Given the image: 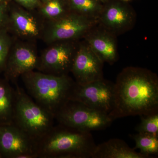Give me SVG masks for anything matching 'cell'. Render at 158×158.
Segmentation results:
<instances>
[{"label": "cell", "mask_w": 158, "mask_h": 158, "mask_svg": "<svg viewBox=\"0 0 158 158\" xmlns=\"http://www.w3.org/2000/svg\"><path fill=\"white\" fill-rule=\"evenodd\" d=\"M6 29L0 30V73L5 70L6 61L12 45V40Z\"/></svg>", "instance_id": "21"}, {"label": "cell", "mask_w": 158, "mask_h": 158, "mask_svg": "<svg viewBox=\"0 0 158 158\" xmlns=\"http://www.w3.org/2000/svg\"><path fill=\"white\" fill-rule=\"evenodd\" d=\"M39 57L34 46L29 42H19L12 45L6 61V80L16 84L19 77L37 69Z\"/></svg>", "instance_id": "12"}, {"label": "cell", "mask_w": 158, "mask_h": 158, "mask_svg": "<svg viewBox=\"0 0 158 158\" xmlns=\"http://www.w3.org/2000/svg\"><path fill=\"white\" fill-rule=\"evenodd\" d=\"M13 124L37 143L55 125V116L15 84Z\"/></svg>", "instance_id": "4"}, {"label": "cell", "mask_w": 158, "mask_h": 158, "mask_svg": "<svg viewBox=\"0 0 158 158\" xmlns=\"http://www.w3.org/2000/svg\"><path fill=\"white\" fill-rule=\"evenodd\" d=\"M15 100V89L0 79V125L13 124Z\"/></svg>", "instance_id": "16"}, {"label": "cell", "mask_w": 158, "mask_h": 158, "mask_svg": "<svg viewBox=\"0 0 158 158\" xmlns=\"http://www.w3.org/2000/svg\"><path fill=\"white\" fill-rule=\"evenodd\" d=\"M9 14H7L6 7L0 5V27L8 23Z\"/></svg>", "instance_id": "22"}, {"label": "cell", "mask_w": 158, "mask_h": 158, "mask_svg": "<svg viewBox=\"0 0 158 158\" xmlns=\"http://www.w3.org/2000/svg\"><path fill=\"white\" fill-rule=\"evenodd\" d=\"M158 113V77L141 67H126L114 83L113 110L109 114L114 121L129 116Z\"/></svg>", "instance_id": "1"}, {"label": "cell", "mask_w": 158, "mask_h": 158, "mask_svg": "<svg viewBox=\"0 0 158 158\" xmlns=\"http://www.w3.org/2000/svg\"><path fill=\"white\" fill-rule=\"evenodd\" d=\"M96 144L91 132L58 123L37 143V158H92Z\"/></svg>", "instance_id": "2"}, {"label": "cell", "mask_w": 158, "mask_h": 158, "mask_svg": "<svg viewBox=\"0 0 158 158\" xmlns=\"http://www.w3.org/2000/svg\"><path fill=\"white\" fill-rule=\"evenodd\" d=\"M77 40H61L50 44L39 57L37 70L56 75H68L78 46Z\"/></svg>", "instance_id": "7"}, {"label": "cell", "mask_w": 158, "mask_h": 158, "mask_svg": "<svg viewBox=\"0 0 158 158\" xmlns=\"http://www.w3.org/2000/svg\"><path fill=\"white\" fill-rule=\"evenodd\" d=\"M0 158H2V156H1V155H0Z\"/></svg>", "instance_id": "26"}, {"label": "cell", "mask_w": 158, "mask_h": 158, "mask_svg": "<svg viewBox=\"0 0 158 158\" xmlns=\"http://www.w3.org/2000/svg\"><path fill=\"white\" fill-rule=\"evenodd\" d=\"M22 6L27 9H34L38 4V0H16Z\"/></svg>", "instance_id": "23"}, {"label": "cell", "mask_w": 158, "mask_h": 158, "mask_svg": "<svg viewBox=\"0 0 158 158\" xmlns=\"http://www.w3.org/2000/svg\"><path fill=\"white\" fill-rule=\"evenodd\" d=\"M70 11L67 0H48L40 8V15L49 22L58 19Z\"/></svg>", "instance_id": "18"}, {"label": "cell", "mask_w": 158, "mask_h": 158, "mask_svg": "<svg viewBox=\"0 0 158 158\" xmlns=\"http://www.w3.org/2000/svg\"><path fill=\"white\" fill-rule=\"evenodd\" d=\"M71 11L98 21L103 3L98 0H67Z\"/></svg>", "instance_id": "17"}, {"label": "cell", "mask_w": 158, "mask_h": 158, "mask_svg": "<svg viewBox=\"0 0 158 158\" xmlns=\"http://www.w3.org/2000/svg\"><path fill=\"white\" fill-rule=\"evenodd\" d=\"M131 148L124 141L113 138L96 145L92 158H147Z\"/></svg>", "instance_id": "15"}, {"label": "cell", "mask_w": 158, "mask_h": 158, "mask_svg": "<svg viewBox=\"0 0 158 158\" xmlns=\"http://www.w3.org/2000/svg\"><path fill=\"white\" fill-rule=\"evenodd\" d=\"M131 138L135 141L134 149H139L140 153L146 156L158 154V136L146 133H138L132 135Z\"/></svg>", "instance_id": "19"}, {"label": "cell", "mask_w": 158, "mask_h": 158, "mask_svg": "<svg viewBox=\"0 0 158 158\" xmlns=\"http://www.w3.org/2000/svg\"><path fill=\"white\" fill-rule=\"evenodd\" d=\"M70 100L109 115L114 105V83L104 78L85 85L76 83Z\"/></svg>", "instance_id": "8"}, {"label": "cell", "mask_w": 158, "mask_h": 158, "mask_svg": "<svg viewBox=\"0 0 158 158\" xmlns=\"http://www.w3.org/2000/svg\"><path fill=\"white\" fill-rule=\"evenodd\" d=\"M37 144L13 124L0 125L2 158H37Z\"/></svg>", "instance_id": "10"}, {"label": "cell", "mask_w": 158, "mask_h": 158, "mask_svg": "<svg viewBox=\"0 0 158 158\" xmlns=\"http://www.w3.org/2000/svg\"><path fill=\"white\" fill-rule=\"evenodd\" d=\"M122 1L125 2H129V1H131V0H122Z\"/></svg>", "instance_id": "25"}, {"label": "cell", "mask_w": 158, "mask_h": 158, "mask_svg": "<svg viewBox=\"0 0 158 158\" xmlns=\"http://www.w3.org/2000/svg\"><path fill=\"white\" fill-rule=\"evenodd\" d=\"M4 1V0H0V2H2V1Z\"/></svg>", "instance_id": "27"}, {"label": "cell", "mask_w": 158, "mask_h": 158, "mask_svg": "<svg viewBox=\"0 0 158 158\" xmlns=\"http://www.w3.org/2000/svg\"><path fill=\"white\" fill-rule=\"evenodd\" d=\"M98 21L70 11L64 16L48 22L44 25L42 39L50 44L66 40H78L83 38Z\"/></svg>", "instance_id": "6"}, {"label": "cell", "mask_w": 158, "mask_h": 158, "mask_svg": "<svg viewBox=\"0 0 158 158\" xmlns=\"http://www.w3.org/2000/svg\"><path fill=\"white\" fill-rule=\"evenodd\" d=\"M98 1H100V2H101L102 3H103L104 4V3L107 0H98Z\"/></svg>", "instance_id": "24"}, {"label": "cell", "mask_w": 158, "mask_h": 158, "mask_svg": "<svg viewBox=\"0 0 158 158\" xmlns=\"http://www.w3.org/2000/svg\"><path fill=\"white\" fill-rule=\"evenodd\" d=\"M18 37L33 40L42 36L44 25L34 15L23 9H14L9 14L8 24Z\"/></svg>", "instance_id": "14"}, {"label": "cell", "mask_w": 158, "mask_h": 158, "mask_svg": "<svg viewBox=\"0 0 158 158\" xmlns=\"http://www.w3.org/2000/svg\"><path fill=\"white\" fill-rule=\"evenodd\" d=\"M55 118L60 124L88 132L104 130L113 121L108 114L72 100L59 110Z\"/></svg>", "instance_id": "5"}, {"label": "cell", "mask_w": 158, "mask_h": 158, "mask_svg": "<svg viewBox=\"0 0 158 158\" xmlns=\"http://www.w3.org/2000/svg\"><path fill=\"white\" fill-rule=\"evenodd\" d=\"M116 37L97 23L83 39L104 63L113 65L118 59Z\"/></svg>", "instance_id": "13"}, {"label": "cell", "mask_w": 158, "mask_h": 158, "mask_svg": "<svg viewBox=\"0 0 158 158\" xmlns=\"http://www.w3.org/2000/svg\"><path fill=\"white\" fill-rule=\"evenodd\" d=\"M136 19L135 12L127 2L107 0L103 4L98 23L118 36L131 30Z\"/></svg>", "instance_id": "9"}, {"label": "cell", "mask_w": 158, "mask_h": 158, "mask_svg": "<svg viewBox=\"0 0 158 158\" xmlns=\"http://www.w3.org/2000/svg\"><path fill=\"white\" fill-rule=\"evenodd\" d=\"M141 122L136 127L138 133L158 136V113L140 116Z\"/></svg>", "instance_id": "20"}, {"label": "cell", "mask_w": 158, "mask_h": 158, "mask_svg": "<svg viewBox=\"0 0 158 158\" xmlns=\"http://www.w3.org/2000/svg\"><path fill=\"white\" fill-rule=\"evenodd\" d=\"M21 77L29 96L54 116L70 100L76 84L68 75H56L39 71H31Z\"/></svg>", "instance_id": "3"}, {"label": "cell", "mask_w": 158, "mask_h": 158, "mask_svg": "<svg viewBox=\"0 0 158 158\" xmlns=\"http://www.w3.org/2000/svg\"><path fill=\"white\" fill-rule=\"evenodd\" d=\"M104 62L85 40L79 43L71 69L78 85H87L103 79Z\"/></svg>", "instance_id": "11"}]
</instances>
